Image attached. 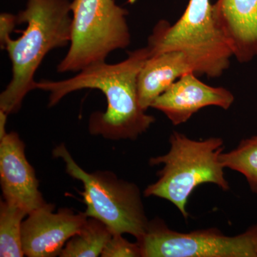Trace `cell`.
<instances>
[{"label":"cell","instance_id":"8fae6325","mask_svg":"<svg viewBox=\"0 0 257 257\" xmlns=\"http://www.w3.org/2000/svg\"><path fill=\"white\" fill-rule=\"evenodd\" d=\"M216 20L240 63L257 58V0H217Z\"/></svg>","mask_w":257,"mask_h":257},{"label":"cell","instance_id":"6da1fadb","mask_svg":"<svg viewBox=\"0 0 257 257\" xmlns=\"http://www.w3.org/2000/svg\"><path fill=\"white\" fill-rule=\"evenodd\" d=\"M150 52L147 47L128 53L116 64L106 62L89 66L77 75L60 81L36 82L35 89L50 93L49 106L56 105L67 94L84 89L100 90L106 96L105 112L94 111L89 119V133L109 140H137L155 121L140 106L138 76Z\"/></svg>","mask_w":257,"mask_h":257},{"label":"cell","instance_id":"e0dca14e","mask_svg":"<svg viewBox=\"0 0 257 257\" xmlns=\"http://www.w3.org/2000/svg\"><path fill=\"white\" fill-rule=\"evenodd\" d=\"M18 25V16L11 13H2L0 15V45L4 48L5 43L11 37L15 27Z\"/></svg>","mask_w":257,"mask_h":257},{"label":"cell","instance_id":"7a4b0ae2","mask_svg":"<svg viewBox=\"0 0 257 257\" xmlns=\"http://www.w3.org/2000/svg\"><path fill=\"white\" fill-rule=\"evenodd\" d=\"M68 0H28L18 24H27L23 35L5 43L13 78L0 95V109L8 114L20 110L25 96L35 89V74L45 56L70 43L72 17Z\"/></svg>","mask_w":257,"mask_h":257},{"label":"cell","instance_id":"5bb4252c","mask_svg":"<svg viewBox=\"0 0 257 257\" xmlns=\"http://www.w3.org/2000/svg\"><path fill=\"white\" fill-rule=\"evenodd\" d=\"M28 214L14 204H0V256L23 257V219Z\"/></svg>","mask_w":257,"mask_h":257},{"label":"cell","instance_id":"ffe728a7","mask_svg":"<svg viewBox=\"0 0 257 257\" xmlns=\"http://www.w3.org/2000/svg\"><path fill=\"white\" fill-rule=\"evenodd\" d=\"M135 1H136V0H128V3L133 4V3H135Z\"/></svg>","mask_w":257,"mask_h":257},{"label":"cell","instance_id":"8992f818","mask_svg":"<svg viewBox=\"0 0 257 257\" xmlns=\"http://www.w3.org/2000/svg\"><path fill=\"white\" fill-rule=\"evenodd\" d=\"M71 13L70 46L57 72H80L131 43L128 11L114 0H73Z\"/></svg>","mask_w":257,"mask_h":257},{"label":"cell","instance_id":"4fadbf2b","mask_svg":"<svg viewBox=\"0 0 257 257\" xmlns=\"http://www.w3.org/2000/svg\"><path fill=\"white\" fill-rule=\"evenodd\" d=\"M112 232L104 223L88 217L84 226L62 248L61 257H96L102 253Z\"/></svg>","mask_w":257,"mask_h":257},{"label":"cell","instance_id":"d6986e66","mask_svg":"<svg viewBox=\"0 0 257 257\" xmlns=\"http://www.w3.org/2000/svg\"><path fill=\"white\" fill-rule=\"evenodd\" d=\"M248 141L251 143H257V135L256 136L251 137V138L248 139Z\"/></svg>","mask_w":257,"mask_h":257},{"label":"cell","instance_id":"30bf717a","mask_svg":"<svg viewBox=\"0 0 257 257\" xmlns=\"http://www.w3.org/2000/svg\"><path fill=\"white\" fill-rule=\"evenodd\" d=\"M197 76L193 72L183 74L154 101L151 107L162 111L175 126L187 122L202 108L214 106L227 110L231 107L234 101L232 93L226 88L208 85Z\"/></svg>","mask_w":257,"mask_h":257},{"label":"cell","instance_id":"ac0fdd59","mask_svg":"<svg viewBox=\"0 0 257 257\" xmlns=\"http://www.w3.org/2000/svg\"><path fill=\"white\" fill-rule=\"evenodd\" d=\"M8 113L5 112V111L0 109V139L4 138L6 135V130H5V126H6L7 119L8 116Z\"/></svg>","mask_w":257,"mask_h":257},{"label":"cell","instance_id":"9a60e30c","mask_svg":"<svg viewBox=\"0 0 257 257\" xmlns=\"http://www.w3.org/2000/svg\"><path fill=\"white\" fill-rule=\"evenodd\" d=\"M220 160L224 168L242 174L251 190L257 194V143L243 140L234 150L223 152Z\"/></svg>","mask_w":257,"mask_h":257},{"label":"cell","instance_id":"52a82bcc","mask_svg":"<svg viewBox=\"0 0 257 257\" xmlns=\"http://www.w3.org/2000/svg\"><path fill=\"white\" fill-rule=\"evenodd\" d=\"M256 239L257 224L231 236L216 228L179 232L156 218L137 241L142 257H257Z\"/></svg>","mask_w":257,"mask_h":257},{"label":"cell","instance_id":"2e32d148","mask_svg":"<svg viewBox=\"0 0 257 257\" xmlns=\"http://www.w3.org/2000/svg\"><path fill=\"white\" fill-rule=\"evenodd\" d=\"M123 234H112L106 243L101 256L142 257L140 245L138 241L132 243L124 239Z\"/></svg>","mask_w":257,"mask_h":257},{"label":"cell","instance_id":"3957f363","mask_svg":"<svg viewBox=\"0 0 257 257\" xmlns=\"http://www.w3.org/2000/svg\"><path fill=\"white\" fill-rule=\"evenodd\" d=\"M147 47L150 57L170 51L182 52L194 73L209 78L221 77L234 57L211 0H189L183 15L173 25L160 20Z\"/></svg>","mask_w":257,"mask_h":257},{"label":"cell","instance_id":"277c9868","mask_svg":"<svg viewBox=\"0 0 257 257\" xmlns=\"http://www.w3.org/2000/svg\"><path fill=\"white\" fill-rule=\"evenodd\" d=\"M170 144L167 154L150 159V165L163 167L157 172V182L145 189L144 195L167 199L187 220L189 198L199 185L211 183L224 192L229 190L220 160L224 141L219 138L192 140L175 131L170 135Z\"/></svg>","mask_w":257,"mask_h":257},{"label":"cell","instance_id":"7c38bea8","mask_svg":"<svg viewBox=\"0 0 257 257\" xmlns=\"http://www.w3.org/2000/svg\"><path fill=\"white\" fill-rule=\"evenodd\" d=\"M189 72H193L192 67L182 52L170 51L149 57L138 76L140 106L147 111L159 96Z\"/></svg>","mask_w":257,"mask_h":257},{"label":"cell","instance_id":"ba28073f","mask_svg":"<svg viewBox=\"0 0 257 257\" xmlns=\"http://www.w3.org/2000/svg\"><path fill=\"white\" fill-rule=\"evenodd\" d=\"M55 206L45 203L28 214L23 223V246L29 257H54L64 245L77 234L88 216L62 208L54 212Z\"/></svg>","mask_w":257,"mask_h":257},{"label":"cell","instance_id":"44dd1931","mask_svg":"<svg viewBox=\"0 0 257 257\" xmlns=\"http://www.w3.org/2000/svg\"><path fill=\"white\" fill-rule=\"evenodd\" d=\"M256 251L257 252V239H256Z\"/></svg>","mask_w":257,"mask_h":257},{"label":"cell","instance_id":"9c48e42d","mask_svg":"<svg viewBox=\"0 0 257 257\" xmlns=\"http://www.w3.org/2000/svg\"><path fill=\"white\" fill-rule=\"evenodd\" d=\"M0 182L4 200L28 215L46 202L39 190L35 170L25 155V145L17 133L0 139Z\"/></svg>","mask_w":257,"mask_h":257},{"label":"cell","instance_id":"5b68a950","mask_svg":"<svg viewBox=\"0 0 257 257\" xmlns=\"http://www.w3.org/2000/svg\"><path fill=\"white\" fill-rule=\"evenodd\" d=\"M54 157L61 158L66 172L80 181L81 193L87 206L85 214L95 218L110 229L112 234H128L141 239L148 226L141 192L136 184L118 178L109 171L89 173L77 165L64 144L56 147Z\"/></svg>","mask_w":257,"mask_h":257}]
</instances>
